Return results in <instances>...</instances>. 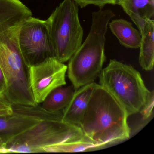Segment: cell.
<instances>
[{
	"label": "cell",
	"mask_w": 154,
	"mask_h": 154,
	"mask_svg": "<svg viewBox=\"0 0 154 154\" xmlns=\"http://www.w3.org/2000/svg\"><path fill=\"white\" fill-rule=\"evenodd\" d=\"M118 5L131 19L139 31L146 19H154V0H119Z\"/></svg>",
	"instance_id": "12"
},
{
	"label": "cell",
	"mask_w": 154,
	"mask_h": 154,
	"mask_svg": "<svg viewBox=\"0 0 154 154\" xmlns=\"http://www.w3.org/2000/svg\"><path fill=\"white\" fill-rule=\"evenodd\" d=\"M32 17L31 10L20 0H0V34Z\"/></svg>",
	"instance_id": "11"
},
{
	"label": "cell",
	"mask_w": 154,
	"mask_h": 154,
	"mask_svg": "<svg viewBox=\"0 0 154 154\" xmlns=\"http://www.w3.org/2000/svg\"><path fill=\"white\" fill-rule=\"evenodd\" d=\"M75 3L82 8L88 5H93L97 6L100 9L103 8L105 5H118L119 0H73Z\"/></svg>",
	"instance_id": "16"
},
{
	"label": "cell",
	"mask_w": 154,
	"mask_h": 154,
	"mask_svg": "<svg viewBox=\"0 0 154 154\" xmlns=\"http://www.w3.org/2000/svg\"><path fill=\"white\" fill-rule=\"evenodd\" d=\"M154 94L150 96L146 103L143 107L140 113L142 115L144 119H146L150 117L153 113V107H154Z\"/></svg>",
	"instance_id": "18"
},
{
	"label": "cell",
	"mask_w": 154,
	"mask_h": 154,
	"mask_svg": "<svg viewBox=\"0 0 154 154\" xmlns=\"http://www.w3.org/2000/svg\"><path fill=\"white\" fill-rule=\"evenodd\" d=\"M128 117L116 99L97 84L79 126L85 136L100 149L129 138Z\"/></svg>",
	"instance_id": "1"
},
{
	"label": "cell",
	"mask_w": 154,
	"mask_h": 154,
	"mask_svg": "<svg viewBox=\"0 0 154 154\" xmlns=\"http://www.w3.org/2000/svg\"><path fill=\"white\" fill-rule=\"evenodd\" d=\"M43 119L14 112L11 115L0 116V153H6V145L16 136Z\"/></svg>",
	"instance_id": "9"
},
{
	"label": "cell",
	"mask_w": 154,
	"mask_h": 154,
	"mask_svg": "<svg viewBox=\"0 0 154 154\" xmlns=\"http://www.w3.org/2000/svg\"><path fill=\"white\" fill-rule=\"evenodd\" d=\"M0 116H2V115H0Z\"/></svg>",
	"instance_id": "20"
},
{
	"label": "cell",
	"mask_w": 154,
	"mask_h": 154,
	"mask_svg": "<svg viewBox=\"0 0 154 154\" xmlns=\"http://www.w3.org/2000/svg\"><path fill=\"white\" fill-rule=\"evenodd\" d=\"M6 89V81L1 68L0 67V95H3Z\"/></svg>",
	"instance_id": "19"
},
{
	"label": "cell",
	"mask_w": 154,
	"mask_h": 154,
	"mask_svg": "<svg viewBox=\"0 0 154 154\" xmlns=\"http://www.w3.org/2000/svg\"><path fill=\"white\" fill-rule=\"evenodd\" d=\"M87 140L80 126L65 122L59 112L16 136L5 150L6 153H42L48 147Z\"/></svg>",
	"instance_id": "3"
},
{
	"label": "cell",
	"mask_w": 154,
	"mask_h": 154,
	"mask_svg": "<svg viewBox=\"0 0 154 154\" xmlns=\"http://www.w3.org/2000/svg\"><path fill=\"white\" fill-rule=\"evenodd\" d=\"M141 35L139 63L143 70L151 71L154 63V20L146 19L139 30Z\"/></svg>",
	"instance_id": "13"
},
{
	"label": "cell",
	"mask_w": 154,
	"mask_h": 154,
	"mask_svg": "<svg viewBox=\"0 0 154 154\" xmlns=\"http://www.w3.org/2000/svg\"><path fill=\"white\" fill-rule=\"evenodd\" d=\"M115 17L110 9L92 13L91 26L85 41L69 60L68 78L75 89L95 82L106 60L105 44L109 22Z\"/></svg>",
	"instance_id": "2"
},
{
	"label": "cell",
	"mask_w": 154,
	"mask_h": 154,
	"mask_svg": "<svg viewBox=\"0 0 154 154\" xmlns=\"http://www.w3.org/2000/svg\"><path fill=\"white\" fill-rule=\"evenodd\" d=\"M108 25L122 45L128 48H139L141 40L140 32L133 27L131 22L119 19L112 20Z\"/></svg>",
	"instance_id": "14"
},
{
	"label": "cell",
	"mask_w": 154,
	"mask_h": 154,
	"mask_svg": "<svg viewBox=\"0 0 154 154\" xmlns=\"http://www.w3.org/2000/svg\"><path fill=\"white\" fill-rule=\"evenodd\" d=\"M67 69V66L54 57L29 66L30 88L37 104L42 103L56 88L66 85Z\"/></svg>",
	"instance_id": "8"
},
{
	"label": "cell",
	"mask_w": 154,
	"mask_h": 154,
	"mask_svg": "<svg viewBox=\"0 0 154 154\" xmlns=\"http://www.w3.org/2000/svg\"><path fill=\"white\" fill-rule=\"evenodd\" d=\"M59 86L53 90L40 103L41 107L50 112H59L69 104L75 89L73 85Z\"/></svg>",
	"instance_id": "15"
},
{
	"label": "cell",
	"mask_w": 154,
	"mask_h": 154,
	"mask_svg": "<svg viewBox=\"0 0 154 154\" xmlns=\"http://www.w3.org/2000/svg\"><path fill=\"white\" fill-rule=\"evenodd\" d=\"M97 84L94 82L75 89L69 104L62 111L63 119L65 122L80 125L92 94Z\"/></svg>",
	"instance_id": "10"
},
{
	"label": "cell",
	"mask_w": 154,
	"mask_h": 154,
	"mask_svg": "<svg viewBox=\"0 0 154 154\" xmlns=\"http://www.w3.org/2000/svg\"><path fill=\"white\" fill-rule=\"evenodd\" d=\"M22 23L0 34V67L6 84L4 95L12 105L36 106L29 83V67L18 44Z\"/></svg>",
	"instance_id": "4"
},
{
	"label": "cell",
	"mask_w": 154,
	"mask_h": 154,
	"mask_svg": "<svg viewBox=\"0 0 154 154\" xmlns=\"http://www.w3.org/2000/svg\"><path fill=\"white\" fill-rule=\"evenodd\" d=\"M78 11L73 0H63L46 20L55 57L61 63L69 61L82 45L83 29Z\"/></svg>",
	"instance_id": "6"
},
{
	"label": "cell",
	"mask_w": 154,
	"mask_h": 154,
	"mask_svg": "<svg viewBox=\"0 0 154 154\" xmlns=\"http://www.w3.org/2000/svg\"><path fill=\"white\" fill-rule=\"evenodd\" d=\"M99 77V85L116 99L128 116L140 112L154 94L146 87L137 70L116 59L110 60Z\"/></svg>",
	"instance_id": "5"
},
{
	"label": "cell",
	"mask_w": 154,
	"mask_h": 154,
	"mask_svg": "<svg viewBox=\"0 0 154 154\" xmlns=\"http://www.w3.org/2000/svg\"><path fill=\"white\" fill-rule=\"evenodd\" d=\"M21 54L28 66L55 57L46 20L31 17L21 24L17 36Z\"/></svg>",
	"instance_id": "7"
},
{
	"label": "cell",
	"mask_w": 154,
	"mask_h": 154,
	"mask_svg": "<svg viewBox=\"0 0 154 154\" xmlns=\"http://www.w3.org/2000/svg\"><path fill=\"white\" fill-rule=\"evenodd\" d=\"M14 112L12 105L4 94L0 95V115H11Z\"/></svg>",
	"instance_id": "17"
}]
</instances>
